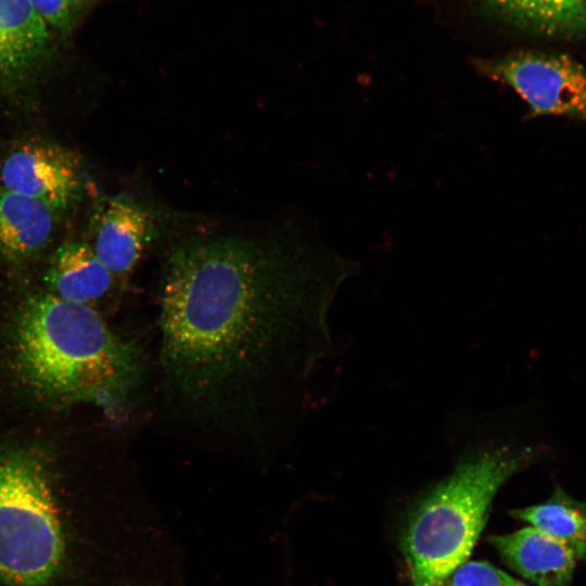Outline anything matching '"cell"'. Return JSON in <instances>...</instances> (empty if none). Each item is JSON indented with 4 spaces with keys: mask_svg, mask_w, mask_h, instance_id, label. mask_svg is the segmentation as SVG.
<instances>
[{
    "mask_svg": "<svg viewBox=\"0 0 586 586\" xmlns=\"http://www.w3.org/2000/svg\"><path fill=\"white\" fill-rule=\"evenodd\" d=\"M504 562L536 586H571L576 557L560 540L534 526L492 536Z\"/></svg>",
    "mask_w": 586,
    "mask_h": 586,
    "instance_id": "ba28073f",
    "label": "cell"
},
{
    "mask_svg": "<svg viewBox=\"0 0 586 586\" xmlns=\"http://www.w3.org/2000/svg\"><path fill=\"white\" fill-rule=\"evenodd\" d=\"M3 188L37 199L52 209L67 207L80 191L81 176L71 153L49 144H27L1 167Z\"/></svg>",
    "mask_w": 586,
    "mask_h": 586,
    "instance_id": "52a82bcc",
    "label": "cell"
},
{
    "mask_svg": "<svg viewBox=\"0 0 586 586\" xmlns=\"http://www.w3.org/2000/svg\"><path fill=\"white\" fill-rule=\"evenodd\" d=\"M44 21L59 31L67 33L73 29L88 0H29Z\"/></svg>",
    "mask_w": 586,
    "mask_h": 586,
    "instance_id": "9a60e30c",
    "label": "cell"
},
{
    "mask_svg": "<svg viewBox=\"0 0 586 586\" xmlns=\"http://www.w3.org/2000/svg\"><path fill=\"white\" fill-rule=\"evenodd\" d=\"M50 42L49 26L29 0H0V80L34 68Z\"/></svg>",
    "mask_w": 586,
    "mask_h": 586,
    "instance_id": "9c48e42d",
    "label": "cell"
},
{
    "mask_svg": "<svg viewBox=\"0 0 586 586\" xmlns=\"http://www.w3.org/2000/svg\"><path fill=\"white\" fill-rule=\"evenodd\" d=\"M512 22L547 35L586 34V0H484Z\"/></svg>",
    "mask_w": 586,
    "mask_h": 586,
    "instance_id": "4fadbf2b",
    "label": "cell"
},
{
    "mask_svg": "<svg viewBox=\"0 0 586 586\" xmlns=\"http://www.w3.org/2000/svg\"><path fill=\"white\" fill-rule=\"evenodd\" d=\"M446 586H528L484 561H467L448 578Z\"/></svg>",
    "mask_w": 586,
    "mask_h": 586,
    "instance_id": "5bb4252c",
    "label": "cell"
},
{
    "mask_svg": "<svg viewBox=\"0 0 586 586\" xmlns=\"http://www.w3.org/2000/svg\"><path fill=\"white\" fill-rule=\"evenodd\" d=\"M117 278L101 263L91 246L66 242L54 253L46 275L52 295L89 305L104 297Z\"/></svg>",
    "mask_w": 586,
    "mask_h": 586,
    "instance_id": "30bf717a",
    "label": "cell"
},
{
    "mask_svg": "<svg viewBox=\"0 0 586 586\" xmlns=\"http://www.w3.org/2000/svg\"><path fill=\"white\" fill-rule=\"evenodd\" d=\"M354 268L295 232L178 243L157 295L163 422L202 447L276 450L328 352V311Z\"/></svg>",
    "mask_w": 586,
    "mask_h": 586,
    "instance_id": "6da1fadb",
    "label": "cell"
},
{
    "mask_svg": "<svg viewBox=\"0 0 586 586\" xmlns=\"http://www.w3.org/2000/svg\"><path fill=\"white\" fill-rule=\"evenodd\" d=\"M12 347L18 377L35 394L114 415L142 404L153 373L142 347L113 332L90 305L52 294L21 305Z\"/></svg>",
    "mask_w": 586,
    "mask_h": 586,
    "instance_id": "7a4b0ae2",
    "label": "cell"
},
{
    "mask_svg": "<svg viewBox=\"0 0 586 586\" xmlns=\"http://www.w3.org/2000/svg\"><path fill=\"white\" fill-rule=\"evenodd\" d=\"M91 229L89 245L117 279L133 271L157 235L154 214L125 196L105 200L92 218Z\"/></svg>",
    "mask_w": 586,
    "mask_h": 586,
    "instance_id": "8992f818",
    "label": "cell"
},
{
    "mask_svg": "<svg viewBox=\"0 0 586 586\" xmlns=\"http://www.w3.org/2000/svg\"><path fill=\"white\" fill-rule=\"evenodd\" d=\"M538 456L530 446L476 450L422 498L402 540L410 586H446L471 555L499 488Z\"/></svg>",
    "mask_w": 586,
    "mask_h": 586,
    "instance_id": "3957f363",
    "label": "cell"
},
{
    "mask_svg": "<svg viewBox=\"0 0 586 586\" xmlns=\"http://www.w3.org/2000/svg\"><path fill=\"white\" fill-rule=\"evenodd\" d=\"M485 77L509 87L531 117L586 122V65L560 53L521 51L476 60Z\"/></svg>",
    "mask_w": 586,
    "mask_h": 586,
    "instance_id": "5b68a950",
    "label": "cell"
},
{
    "mask_svg": "<svg viewBox=\"0 0 586 586\" xmlns=\"http://www.w3.org/2000/svg\"><path fill=\"white\" fill-rule=\"evenodd\" d=\"M53 209L46 203L0 188V250L10 257L29 256L42 249L52 233Z\"/></svg>",
    "mask_w": 586,
    "mask_h": 586,
    "instance_id": "8fae6325",
    "label": "cell"
},
{
    "mask_svg": "<svg viewBox=\"0 0 586 586\" xmlns=\"http://www.w3.org/2000/svg\"><path fill=\"white\" fill-rule=\"evenodd\" d=\"M510 514L563 543L577 560H586V501L556 486L547 501L512 510Z\"/></svg>",
    "mask_w": 586,
    "mask_h": 586,
    "instance_id": "7c38bea8",
    "label": "cell"
},
{
    "mask_svg": "<svg viewBox=\"0 0 586 586\" xmlns=\"http://www.w3.org/2000/svg\"><path fill=\"white\" fill-rule=\"evenodd\" d=\"M65 542L46 463L24 448L0 450V582L43 586L60 571Z\"/></svg>",
    "mask_w": 586,
    "mask_h": 586,
    "instance_id": "277c9868",
    "label": "cell"
}]
</instances>
